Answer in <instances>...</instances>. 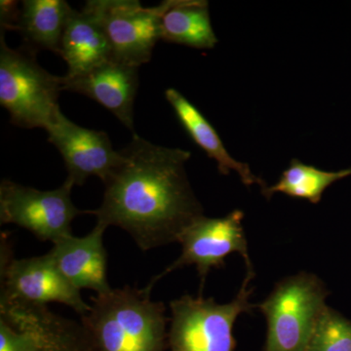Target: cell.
Wrapping results in <instances>:
<instances>
[{
    "label": "cell",
    "mask_w": 351,
    "mask_h": 351,
    "mask_svg": "<svg viewBox=\"0 0 351 351\" xmlns=\"http://www.w3.org/2000/svg\"><path fill=\"white\" fill-rule=\"evenodd\" d=\"M122 162L105 182L97 223L119 226L143 251L179 241L203 216L186 172L191 152L149 143L137 134L122 149Z\"/></svg>",
    "instance_id": "6da1fadb"
},
{
    "label": "cell",
    "mask_w": 351,
    "mask_h": 351,
    "mask_svg": "<svg viewBox=\"0 0 351 351\" xmlns=\"http://www.w3.org/2000/svg\"><path fill=\"white\" fill-rule=\"evenodd\" d=\"M82 316L83 327L97 351H165L167 318L162 302L152 301L145 289H112L92 298Z\"/></svg>",
    "instance_id": "7a4b0ae2"
},
{
    "label": "cell",
    "mask_w": 351,
    "mask_h": 351,
    "mask_svg": "<svg viewBox=\"0 0 351 351\" xmlns=\"http://www.w3.org/2000/svg\"><path fill=\"white\" fill-rule=\"evenodd\" d=\"M63 76L39 66L36 55L9 47L0 36V105L11 123L25 129L47 131L60 112L59 96Z\"/></svg>",
    "instance_id": "3957f363"
},
{
    "label": "cell",
    "mask_w": 351,
    "mask_h": 351,
    "mask_svg": "<svg viewBox=\"0 0 351 351\" xmlns=\"http://www.w3.org/2000/svg\"><path fill=\"white\" fill-rule=\"evenodd\" d=\"M255 272H246L237 297L228 304L189 295L171 302L172 317L168 332L170 351H235L233 328L241 314L251 313L250 283Z\"/></svg>",
    "instance_id": "277c9868"
},
{
    "label": "cell",
    "mask_w": 351,
    "mask_h": 351,
    "mask_svg": "<svg viewBox=\"0 0 351 351\" xmlns=\"http://www.w3.org/2000/svg\"><path fill=\"white\" fill-rule=\"evenodd\" d=\"M328 295L325 283L309 272L279 281L257 306L267 324L263 351H306Z\"/></svg>",
    "instance_id": "5b68a950"
},
{
    "label": "cell",
    "mask_w": 351,
    "mask_h": 351,
    "mask_svg": "<svg viewBox=\"0 0 351 351\" xmlns=\"http://www.w3.org/2000/svg\"><path fill=\"white\" fill-rule=\"evenodd\" d=\"M73 186L66 179L60 188L39 191L3 180L0 184V221L19 226L53 244L71 237L73 219L88 214L71 201Z\"/></svg>",
    "instance_id": "8992f818"
},
{
    "label": "cell",
    "mask_w": 351,
    "mask_h": 351,
    "mask_svg": "<svg viewBox=\"0 0 351 351\" xmlns=\"http://www.w3.org/2000/svg\"><path fill=\"white\" fill-rule=\"evenodd\" d=\"M243 219L241 210H234L221 218H208L203 215L196 219L180 237L178 241L182 245L180 257L152 278L145 290L152 293L157 281L170 272L188 265H195L202 289L210 270L223 267L226 258L233 253H239L244 258L246 272H255L249 256Z\"/></svg>",
    "instance_id": "52a82bcc"
},
{
    "label": "cell",
    "mask_w": 351,
    "mask_h": 351,
    "mask_svg": "<svg viewBox=\"0 0 351 351\" xmlns=\"http://www.w3.org/2000/svg\"><path fill=\"white\" fill-rule=\"evenodd\" d=\"M106 32L112 59L140 68L151 61L160 38L163 3L144 7L137 0H90L86 4Z\"/></svg>",
    "instance_id": "ba28073f"
},
{
    "label": "cell",
    "mask_w": 351,
    "mask_h": 351,
    "mask_svg": "<svg viewBox=\"0 0 351 351\" xmlns=\"http://www.w3.org/2000/svg\"><path fill=\"white\" fill-rule=\"evenodd\" d=\"M1 301L27 306H47L49 302L66 304L80 315L91 308L80 290L64 278L48 254L27 258H12L6 243L1 246Z\"/></svg>",
    "instance_id": "9c48e42d"
},
{
    "label": "cell",
    "mask_w": 351,
    "mask_h": 351,
    "mask_svg": "<svg viewBox=\"0 0 351 351\" xmlns=\"http://www.w3.org/2000/svg\"><path fill=\"white\" fill-rule=\"evenodd\" d=\"M48 142L63 156L69 181L82 186L88 178L105 184L122 162L121 152L113 149L108 134L73 123L60 110L47 129Z\"/></svg>",
    "instance_id": "30bf717a"
},
{
    "label": "cell",
    "mask_w": 351,
    "mask_h": 351,
    "mask_svg": "<svg viewBox=\"0 0 351 351\" xmlns=\"http://www.w3.org/2000/svg\"><path fill=\"white\" fill-rule=\"evenodd\" d=\"M138 87V68L110 60L82 75L63 76L64 91L75 92L110 110L136 135L134 103Z\"/></svg>",
    "instance_id": "8fae6325"
},
{
    "label": "cell",
    "mask_w": 351,
    "mask_h": 351,
    "mask_svg": "<svg viewBox=\"0 0 351 351\" xmlns=\"http://www.w3.org/2000/svg\"><path fill=\"white\" fill-rule=\"evenodd\" d=\"M107 228L97 223L86 237L71 235L53 244L47 253L64 278L78 290L89 289L101 295L112 289L108 281V255L104 246Z\"/></svg>",
    "instance_id": "7c38bea8"
},
{
    "label": "cell",
    "mask_w": 351,
    "mask_h": 351,
    "mask_svg": "<svg viewBox=\"0 0 351 351\" xmlns=\"http://www.w3.org/2000/svg\"><path fill=\"white\" fill-rule=\"evenodd\" d=\"M165 97L189 137L210 158L216 161L221 175H230L233 171L239 175L245 186L258 184L262 191L267 188V182L253 174L248 164L240 162L230 156L216 129L184 95L178 90L168 88Z\"/></svg>",
    "instance_id": "4fadbf2b"
},
{
    "label": "cell",
    "mask_w": 351,
    "mask_h": 351,
    "mask_svg": "<svg viewBox=\"0 0 351 351\" xmlns=\"http://www.w3.org/2000/svg\"><path fill=\"white\" fill-rule=\"evenodd\" d=\"M59 55L68 64V77L82 75L113 60L106 32L87 5L82 11H71Z\"/></svg>",
    "instance_id": "5bb4252c"
},
{
    "label": "cell",
    "mask_w": 351,
    "mask_h": 351,
    "mask_svg": "<svg viewBox=\"0 0 351 351\" xmlns=\"http://www.w3.org/2000/svg\"><path fill=\"white\" fill-rule=\"evenodd\" d=\"M160 38L196 49H212L218 43L204 0L163 1Z\"/></svg>",
    "instance_id": "9a60e30c"
},
{
    "label": "cell",
    "mask_w": 351,
    "mask_h": 351,
    "mask_svg": "<svg viewBox=\"0 0 351 351\" xmlns=\"http://www.w3.org/2000/svg\"><path fill=\"white\" fill-rule=\"evenodd\" d=\"M22 3L17 32L24 41V50L32 55L40 50L59 55L73 8L64 0H25Z\"/></svg>",
    "instance_id": "2e32d148"
},
{
    "label": "cell",
    "mask_w": 351,
    "mask_h": 351,
    "mask_svg": "<svg viewBox=\"0 0 351 351\" xmlns=\"http://www.w3.org/2000/svg\"><path fill=\"white\" fill-rule=\"evenodd\" d=\"M350 176L351 168L329 172L294 158L291 160L287 169L283 171L278 182L267 186L262 193L267 199H270L276 193H282L318 204L329 186Z\"/></svg>",
    "instance_id": "e0dca14e"
},
{
    "label": "cell",
    "mask_w": 351,
    "mask_h": 351,
    "mask_svg": "<svg viewBox=\"0 0 351 351\" xmlns=\"http://www.w3.org/2000/svg\"><path fill=\"white\" fill-rule=\"evenodd\" d=\"M306 351H351V320L327 306L314 328Z\"/></svg>",
    "instance_id": "ac0fdd59"
},
{
    "label": "cell",
    "mask_w": 351,
    "mask_h": 351,
    "mask_svg": "<svg viewBox=\"0 0 351 351\" xmlns=\"http://www.w3.org/2000/svg\"><path fill=\"white\" fill-rule=\"evenodd\" d=\"M0 351H41L29 330L0 317Z\"/></svg>",
    "instance_id": "d6986e66"
},
{
    "label": "cell",
    "mask_w": 351,
    "mask_h": 351,
    "mask_svg": "<svg viewBox=\"0 0 351 351\" xmlns=\"http://www.w3.org/2000/svg\"><path fill=\"white\" fill-rule=\"evenodd\" d=\"M21 9L17 1H0V24L1 32L17 31Z\"/></svg>",
    "instance_id": "ffe728a7"
}]
</instances>
